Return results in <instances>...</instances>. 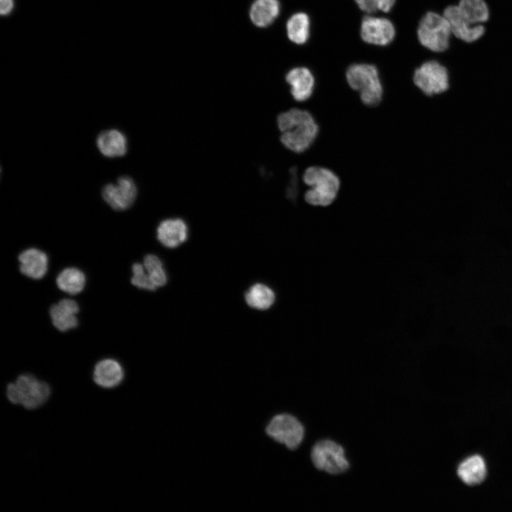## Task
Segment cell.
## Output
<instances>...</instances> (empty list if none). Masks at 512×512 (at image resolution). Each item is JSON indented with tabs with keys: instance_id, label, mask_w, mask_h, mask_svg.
<instances>
[{
	"instance_id": "cell-1",
	"label": "cell",
	"mask_w": 512,
	"mask_h": 512,
	"mask_svg": "<svg viewBox=\"0 0 512 512\" xmlns=\"http://www.w3.org/2000/svg\"><path fill=\"white\" fill-rule=\"evenodd\" d=\"M277 127L282 144L294 154L308 151L320 134V125L307 108L292 107L278 114Z\"/></svg>"
},
{
	"instance_id": "cell-2",
	"label": "cell",
	"mask_w": 512,
	"mask_h": 512,
	"mask_svg": "<svg viewBox=\"0 0 512 512\" xmlns=\"http://www.w3.org/2000/svg\"><path fill=\"white\" fill-rule=\"evenodd\" d=\"M345 79L364 106L374 108L383 102L385 86L380 69L375 63H352L346 69Z\"/></svg>"
},
{
	"instance_id": "cell-3",
	"label": "cell",
	"mask_w": 512,
	"mask_h": 512,
	"mask_svg": "<svg viewBox=\"0 0 512 512\" xmlns=\"http://www.w3.org/2000/svg\"><path fill=\"white\" fill-rule=\"evenodd\" d=\"M304 183L309 186L304 195L305 201L314 206H328L336 198L341 181L332 169L314 164L308 166L302 176Z\"/></svg>"
},
{
	"instance_id": "cell-4",
	"label": "cell",
	"mask_w": 512,
	"mask_h": 512,
	"mask_svg": "<svg viewBox=\"0 0 512 512\" xmlns=\"http://www.w3.org/2000/svg\"><path fill=\"white\" fill-rule=\"evenodd\" d=\"M416 33L421 47L433 54L444 53L451 47L453 36L449 23L442 13L425 12L418 23Z\"/></svg>"
},
{
	"instance_id": "cell-5",
	"label": "cell",
	"mask_w": 512,
	"mask_h": 512,
	"mask_svg": "<svg viewBox=\"0 0 512 512\" xmlns=\"http://www.w3.org/2000/svg\"><path fill=\"white\" fill-rule=\"evenodd\" d=\"M50 386L29 373L18 375L6 386V395L14 405H21L26 410H35L44 405L50 398Z\"/></svg>"
},
{
	"instance_id": "cell-6",
	"label": "cell",
	"mask_w": 512,
	"mask_h": 512,
	"mask_svg": "<svg viewBox=\"0 0 512 512\" xmlns=\"http://www.w3.org/2000/svg\"><path fill=\"white\" fill-rule=\"evenodd\" d=\"M265 432L269 438L290 451L298 449L306 436V429L302 421L289 412L274 415L266 425Z\"/></svg>"
},
{
	"instance_id": "cell-7",
	"label": "cell",
	"mask_w": 512,
	"mask_h": 512,
	"mask_svg": "<svg viewBox=\"0 0 512 512\" xmlns=\"http://www.w3.org/2000/svg\"><path fill=\"white\" fill-rule=\"evenodd\" d=\"M412 80L414 85L429 97L442 95L450 87L449 70L435 58L420 64L414 70Z\"/></svg>"
},
{
	"instance_id": "cell-8",
	"label": "cell",
	"mask_w": 512,
	"mask_h": 512,
	"mask_svg": "<svg viewBox=\"0 0 512 512\" xmlns=\"http://www.w3.org/2000/svg\"><path fill=\"white\" fill-rule=\"evenodd\" d=\"M309 456L316 469L330 474H342L350 467L345 448L329 437L317 439L310 449Z\"/></svg>"
},
{
	"instance_id": "cell-9",
	"label": "cell",
	"mask_w": 512,
	"mask_h": 512,
	"mask_svg": "<svg viewBox=\"0 0 512 512\" xmlns=\"http://www.w3.org/2000/svg\"><path fill=\"white\" fill-rule=\"evenodd\" d=\"M395 35V28L387 18L367 15L361 21L360 36L367 44L387 46L393 41Z\"/></svg>"
},
{
	"instance_id": "cell-10",
	"label": "cell",
	"mask_w": 512,
	"mask_h": 512,
	"mask_svg": "<svg viewBox=\"0 0 512 512\" xmlns=\"http://www.w3.org/2000/svg\"><path fill=\"white\" fill-rule=\"evenodd\" d=\"M284 79L289 87L291 97L295 102H307L314 96L316 88V78L309 67H294L286 73Z\"/></svg>"
},
{
	"instance_id": "cell-11",
	"label": "cell",
	"mask_w": 512,
	"mask_h": 512,
	"mask_svg": "<svg viewBox=\"0 0 512 512\" xmlns=\"http://www.w3.org/2000/svg\"><path fill=\"white\" fill-rule=\"evenodd\" d=\"M137 195V186L128 176L119 177L116 183H107L102 190L104 201L115 210H125L130 208Z\"/></svg>"
},
{
	"instance_id": "cell-12",
	"label": "cell",
	"mask_w": 512,
	"mask_h": 512,
	"mask_svg": "<svg viewBox=\"0 0 512 512\" xmlns=\"http://www.w3.org/2000/svg\"><path fill=\"white\" fill-rule=\"evenodd\" d=\"M442 14L449 23L453 38L464 43L472 44L476 43L487 32V28L485 25L472 26L466 22L460 16L456 4L447 5Z\"/></svg>"
},
{
	"instance_id": "cell-13",
	"label": "cell",
	"mask_w": 512,
	"mask_h": 512,
	"mask_svg": "<svg viewBox=\"0 0 512 512\" xmlns=\"http://www.w3.org/2000/svg\"><path fill=\"white\" fill-rule=\"evenodd\" d=\"M124 378V370L116 359L107 358L99 361L94 366L92 379L94 383L103 388L117 387Z\"/></svg>"
},
{
	"instance_id": "cell-14",
	"label": "cell",
	"mask_w": 512,
	"mask_h": 512,
	"mask_svg": "<svg viewBox=\"0 0 512 512\" xmlns=\"http://www.w3.org/2000/svg\"><path fill=\"white\" fill-rule=\"evenodd\" d=\"M79 306L73 299H63L51 306L49 314L52 324L58 331L65 332L78 326Z\"/></svg>"
},
{
	"instance_id": "cell-15",
	"label": "cell",
	"mask_w": 512,
	"mask_h": 512,
	"mask_svg": "<svg viewBox=\"0 0 512 512\" xmlns=\"http://www.w3.org/2000/svg\"><path fill=\"white\" fill-rule=\"evenodd\" d=\"M156 238L164 247L176 248L187 240V225L181 218L164 220L156 228Z\"/></svg>"
},
{
	"instance_id": "cell-16",
	"label": "cell",
	"mask_w": 512,
	"mask_h": 512,
	"mask_svg": "<svg viewBox=\"0 0 512 512\" xmlns=\"http://www.w3.org/2000/svg\"><path fill=\"white\" fill-rule=\"evenodd\" d=\"M96 145L100 152L108 158L123 156L128 149L126 135L115 129L101 132L97 137Z\"/></svg>"
},
{
	"instance_id": "cell-17",
	"label": "cell",
	"mask_w": 512,
	"mask_h": 512,
	"mask_svg": "<svg viewBox=\"0 0 512 512\" xmlns=\"http://www.w3.org/2000/svg\"><path fill=\"white\" fill-rule=\"evenodd\" d=\"M19 270L26 277L40 279L48 270V259L47 255L36 248H28L18 255Z\"/></svg>"
},
{
	"instance_id": "cell-18",
	"label": "cell",
	"mask_w": 512,
	"mask_h": 512,
	"mask_svg": "<svg viewBox=\"0 0 512 512\" xmlns=\"http://www.w3.org/2000/svg\"><path fill=\"white\" fill-rule=\"evenodd\" d=\"M455 4L462 18L470 25H485L491 18L486 0H457Z\"/></svg>"
},
{
	"instance_id": "cell-19",
	"label": "cell",
	"mask_w": 512,
	"mask_h": 512,
	"mask_svg": "<svg viewBox=\"0 0 512 512\" xmlns=\"http://www.w3.org/2000/svg\"><path fill=\"white\" fill-rule=\"evenodd\" d=\"M457 471L458 476L464 484L474 486L484 480L487 469L484 458L479 454H473L459 463Z\"/></svg>"
},
{
	"instance_id": "cell-20",
	"label": "cell",
	"mask_w": 512,
	"mask_h": 512,
	"mask_svg": "<svg viewBox=\"0 0 512 512\" xmlns=\"http://www.w3.org/2000/svg\"><path fill=\"white\" fill-rule=\"evenodd\" d=\"M279 11L278 0H255L250 9V18L254 25L264 28L273 23Z\"/></svg>"
},
{
	"instance_id": "cell-21",
	"label": "cell",
	"mask_w": 512,
	"mask_h": 512,
	"mask_svg": "<svg viewBox=\"0 0 512 512\" xmlns=\"http://www.w3.org/2000/svg\"><path fill=\"white\" fill-rule=\"evenodd\" d=\"M287 36L294 44H305L310 36V19L304 12H297L292 15L286 24Z\"/></svg>"
},
{
	"instance_id": "cell-22",
	"label": "cell",
	"mask_w": 512,
	"mask_h": 512,
	"mask_svg": "<svg viewBox=\"0 0 512 512\" xmlns=\"http://www.w3.org/2000/svg\"><path fill=\"white\" fill-rule=\"evenodd\" d=\"M246 304L257 310L270 309L275 301L273 290L266 284L256 283L252 285L245 294Z\"/></svg>"
},
{
	"instance_id": "cell-23",
	"label": "cell",
	"mask_w": 512,
	"mask_h": 512,
	"mask_svg": "<svg viewBox=\"0 0 512 512\" xmlns=\"http://www.w3.org/2000/svg\"><path fill=\"white\" fill-rule=\"evenodd\" d=\"M85 281V274L75 267L64 269L56 278L58 287L72 295L79 294L83 290Z\"/></svg>"
},
{
	"instance_id": "cell-24",
	"label": "cell",
	"mask_w": 512,
	"mask_h": 512,
	"mask_svg": "<svg viewBox=\"0 0 512 512\" xmlns=\"http://www.w3.org/2000/svg\"><path fill=\"white\" fill-rule=\"evenodd\" d=\"M143 265L156 287H163L166 284V272L159 257L153 254H148L144 257Z\"/></svg>"
},
{
	"instance_id": "cell-25",
	"label": "cell",
	"mask_w": 512,
	"mask_h": 512,
	"mask_svg": "<svg viewBox=\"0 0 512 512\" xmlns=\"http://www.w3.org/2000/svg\"><path fill=\"white\" fill-rule=\"evenodd\" d=\"M358 8L368 15L378 11L389 12L396 0H354Z\"/></svg>"
},
{
	"instance_id": "cell-26",
	"label": "cell",
	"mask_w": 512,
	"mask_h": 512,
	"mask_svg": "<svg viewBox=\"0 0 512 512\" xmlns=\"http://www.w3.org/2000/svg\"><path fill=\"white\" fill-rule=\"evenodd\" d=\"M133 276L131 278L132 284L139 288L149 291H155L156 287L149 278L143 264L136 262L132 267Z\"/></svg>"
},
{
	"instance_id": "cell-27",
	"label": "cell",
	"mask_w": 512,
	"mask_h": 512,
	"mask_svg": "<svg viewBox=\"0 0 512 512\" xmlns=\"http://www.w3.org/2000/svg\"><path fill=\"white\" fill-rule=\"evenodd\" d=\"M14 6L13 0H0V13L6 15L11 12Z\"/></svg>"
}]
</instances>
